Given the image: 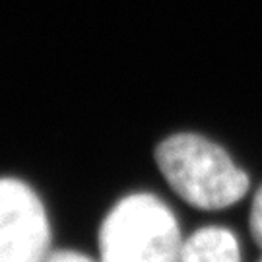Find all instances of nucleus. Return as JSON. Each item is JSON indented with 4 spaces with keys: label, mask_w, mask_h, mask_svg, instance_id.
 <instances>
[{
    "label": "nucleus",
    "mask_w": 262,
    "mask_h": 262,
    "mask_svg": "<svg viewBox=\"0 0 262 262\" xmlns=\"http://www.w3.org/2000/svg\"><path fill=\"white\" fill-rule=\"evenodd\" d=\"M183 235L175 214L150 192L119 200L99 229V262H181Z\"/></svg>",
    "instance_id": "obj_2"
},
{
    "label": "nucleus",
    "mask_w": 262,
    "mask_h": 262,
    "mask_svg": "<svg viewBox=\"0 0 262 262\" xmlns=\"http://www.w3.org/2000/svg\"><path fill=\"white\" fill-rule=\"evenodd\" d=\"M258 262H262V256H260V260H258Z\"/></svg>",
    "instance_id": "obj_7"
},
{
    "label": "nucleus",
    "mask_w": 262,
    "mask_h": 262,
    "mask_svg": "<svg viewBox=\"0 0 262 262\" xmlns=\"http://www.w3.org/2000/svg\"><path fill=\"white\" fill-rule=\"evenodd\" d=\"M47 262H99L78 251H53Z\"/></svg>",
    "instance_id": "obj_6"
},
{
    "label": "nucleus",
    "mask_w": 262,
    "mask_h": 262,
    "mask_svg": "<svg viewBox=\"0 0 262 262\" xmlns=\"http://www.w3.org/2000/svg\"><path fill=\"white\" fill-rule=\"evenodd\" d=\"M249 229H251V237L262 249V187L254 194L251 214H249Z\"/></svg>",
    "instance_id": "obj_5"
},
{
    "label": "nucleus",
    "mask_w": 262,
    "mask_h": 262,
    "mask_svg": "<svg viewBox=\"0 0 262 262\" xmlns=\"http://www.w3.org/2000/svg\"><path fill=\"white\" fill-rule=\"evenodd\" d=\"M181 262H243L241 245L231 229L206 225L185 239Z\"/></svg>",
    "instance_id": "obj_4"
},
{
    "label": "nucleus",
    "mask_w": 262,
    "mask_h": 262,
    "mask_svg": "<svg viewBox=\"0 0 262 262\" xmlns=\"http://www.w3.org/2000/svg\"><path fill=\"white\" fill-rule=\"evenodd\" d=\"M47 210L33 188L0 179V262H47L51 256Z\"/></svg>",
    "instance_id": "obj_3"
},
{
    "label": "nucleus",
    "mask_w": 262,
    "mask_h": 262,
    "mask_svg": "<svg viewBox=\"0 0 262 262\" xmlns=\"http://www.w3.org/2000/svg\"><path fill=\"white\" fill-rule=\"evenodd\" d=\"M156 161L169 187L190 206L224 210L249 190V177L224 148L198 134H175L156 150Z\"/></svg>",
    "instance_id": "obj_1"
}]
</instances>
